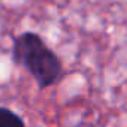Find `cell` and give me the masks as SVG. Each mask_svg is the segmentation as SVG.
<instances>
[{
	"label": "cell",
	"instance_id": "obj_1",
	"mask_svg": "<svg viewBox=\"0 0 127 127\" xmlns=\"http://www.w3.org/2000/svg\"><path fill=\"white\" fill-rule=\"evenodd\" d=\"M12 57L17 64L23 66L34 78L40 90L54 85L63 73L61 61L55 52L33 32L21 33L14 40Z\"/></svg>",
	"mask_w": 127,
	"mask_h": 127
},
{
	"label": "cell",
	"instance_id": "obj_2",
	"mask_svg": "<svg viewBox=\"0 0 127 127\" xmlns=\"http://www.w3.org/2000/svg\"><path fill=\"white\" fill-rule=\"evenodd\" d=\"M0 127H26L23 118L8 108H0Z\"/></svg>",
	"mask_w": 127,
	"mask_h": 127
}]
</instances>
